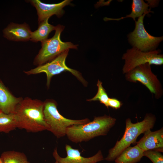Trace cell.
<instances>
[{
    "label": "cell",
    "mask_w": 163,
    "mask_h": 163,
    "mask_svg": "<svg viewBox=\"0 0 163 163\" xmlns=\"http://www.w3.org/2000/svg\"><path fill=\"white\" fill-rule=\"evenodd\" d=\"M156 120L155 116L151 113H147L143 120L135 123H132L130 118L127 119L124 135L120 140L117 142L114 146L109 150L104 159L108 161L114 160L125 149L136 141L140 134L152 129Z\"/></svg>",
    "instance_id": "cell-3"
},
{
    "label": "cell",
    "mask_w": 163,
    "mask_h": 163,
    "mask_svg": "<svg viewBox=\"0 0 163 163\" xmlns=\"http://www.w3.org/2000/svg\"><path fill=\"white\" fill-rule=\"evenodd\" d=\"M147 14L145 13L138 18L137 21L135 22L134 30L128 36V41L131 45L143 52L155 50L163 39L162 36L154 37L146 30L143 24V19Z\"/></svg>",
    "instance_id": "cell-9"
},
{
    "label": "cell",
    "mask_w": 163,
    "mask_h": 163,
    "mask_svg": "<svg viewBox=\"0 0 163 163\" xmlns=\"http://www.w3.org/2000/svg\"><path fill=\"white\" fill-rule=\"evenodd\" d=\"M116 121L115 118L109 115L96 117L88 123L69 126L66 129V136L73 143L87 142L95 137L106 135Z\"/></svg>",
    "instance_id": "cell-2"
},
{
    "label": "cell",
    "mask_w": 163,
    "mask_h": 163,
    "mask_svg": "<svg viewBox=\"0 0 163 163\" xmlns=\"http://www.w3.org/2000/svg\"><path fill=\"white\" fill-rule=\"evenodd\" d=\"M32 31L26 23L18 24L11 23L3 30V37L7 40L15 41L30 40Z\"/></svg>",
    "instance_id": "cell-13"
},
{
    "label": "cell",
    "mask_w": 163,
    "mask_h": 163,
    "mask_svg": "<svg viewBox=\"0 0 163 163\" xmlns=\"http://www.w3.org/2000/svg\"><path fill=\"white\" fill-rule=\"evenodd\" d=\"M0 163H3L0 157Z\"/></svg>",
    "instance_id": "cell-23"
},
{
    "label": "cell",
    "mask_w": 163,
    "mask_h": 163,
    "mask_svg": "<svg viewBox=\"0 0 163 163\" xmlns=\"http://www.w3.org/2000/svg\"><path fill=\"white\" fill-rule=\"evenodd\" d=\"M44 107V102L40 101L29 98L22 99L17 106L14 113L17 128L32 133L46 130Z\"/></svg>",
    "instance_id": "cell-1"
},
{
    "label": "cell",
    "mask_w": 163,
    "mask_h": 163,
    "mask_svg": "<svg viewBox=\"0 0 163 163\" xmlns=\"http://www.w3.org/2000/svg\"><path fill=\"white\" fill-rule=\"evenodd\" d=\"M159 50L143 52L133 47L127 50L123 55L124 60L123 73H125L140 65L149 63L150 65H161L163 64V55Z\"/></svg>",
    "instance_id": "cell-8"
},
{
    "label": "cell",
    "mask_w": 163,
    "mask_h": 163,
    "mask_svg": "<svg viewBox=\"0 0 163 163\" xmlns=\"http://www.w3.org/2000/svg\"><path fill=\"white\" fill-rule=\"evenodd\" d=\"M29 1L37 10L39 24L53 15L60 18L64 13L63 8L70 5L72 0H65L58 3L53 4L44 3L39 0Z\"/></svg>",
    "instance_id": "cell-11"
},
{
    "label": "cell",
    "mask_w": 163,
    "mask_h": 163,
    "mask_svg": "<svg viewBox=\"0 0 163 163\" xmlns=\"http://www.w3.org/2000/svg\"><path fill=\"white\" fill-rule=\"evenodd\" d=\"M47 18L40 24L37 29L32 32L30 40L34 42L40 41L41 43L47 39L50 33L55 30V26L49 23Z\"/></svg>",
    "instance_id": "cell-17"
},
{
    "label": "cell",
    "mask_w": 163,
    "mask_h": 163,
    "mask_svg": "<svg viewBox=\"0 0 163 163\" xmlns=\"http://www.w3.org/2000/svg\"><path fill=\"white\" fill-rule=\"evenodd\" d=\"M65 148L67 156L65 158L59 155L56 148L54 150L53 155L56 161L60 163H97L104 159L100 150L92 156L85 157L81 155L78 149H73L69 145L66 144Z\"/></svg>",
    "instance_id": "cell-10"
},
{
    "label": "cell",
    "mask_w": 163,
    "mask_h": 163,
    "mask_svg": "<svg viewBox=\"0 0 163 163\" xmlns=\"http://www.w3.org/2000/svg\"><path fill=\"white\" fill-rule=\"evenodd\" d=\"M17 128V119L14 113H0V132L9 133Z\"/></svg>",
    "instance_id": "cell-18"
},
{
    "label": "cell",
    "mask_w": 163,
    "mask_h": 163,
    "mask_svg": "<svg viewBox=\"0 0 163 163\" xmlns=\"http://www.w3.org/2000/svg\"><path fill=\"white\" fill-rule=\"evenodd\" d=\"M69 50H66L58 55L49 62L38 66L30 70L25 72L27 75L36 74L44 72L46 75L47 87L50 85L52 77L65 71H68L75 76L84 85L87 82L78 71L68 67L66 64V60Z\"/></svg>",
    "instance_id": "cell-7"
},
{
    "label": "cell",
    "mask_w": 163,
    "mask_h": 163,
    "mask_svg": "<svg viewBox=\"0 0 163 163\" xmlns=\"http://www.w3.org/2000/svg\"><path fill=\"white\" fill-rule=\"evenodd\" d=\"M97 85V91L93 98L87 100L89 101H99L100 102L104 105L107 108L108 107L107 104L109 98L108 94L104 88L103 86L102 82L98 80Z\"/></svg>",
    "instance_id": "cell-20"
},
{
    "label": "cell",
    "mask_w": 163,
    "mask_h": 163,
    "mask_svg": "<svg viewBox=\"0 0 163 163\" xmlns=\"http://www.w3.org/2000/svg\"><path fill=\"white\" fill-rule=\"evenodd\" d=\"M126 80L132 83H141L157 99L163 95L162 86L157 76L152 72L149 63L139 66L125 74Z\"/></svg>",
    "instance_id": "cell-6"
},
{
    "label": "cell",
    "mask_w": 163,
    "mask_h": 163,
    "mask_svg": "<svg viewBox=\"0 0 163 163\" xmlns=\"http://www.w3.org/2000/svg\"><path fill=\"white\" fill-rule=\"evenodd\" d=\"M22 99L12 94L0 80V109L6 114L14 113Z\"/></svg>",
    "instance_id": "cell-14"
},
{
    "label": "cell",
    "mask_w": 163,
    "mask_h": 163,
    "mask_svg": "<svg viewBox=\"0 0 163 163\" xmlns=\"http://www.w3.org/2000/svg\"><path fill=\"white\" fill-rule=\"evenodd\" d=\"M54 163H60L57 161H56Z\"/></svg>",
    "instance_id": "cell-24"
},
{
    "label": "cell",
    "mask_w": 163,
    "mask_h": 163,
    "mask_svg": "<svg viewBox=\"0 0 163 163\" xmlns=\"http://www.w3.org/2000/svg\"><path fill=\"white\" fill-rule=\"evenodd\" d=\"M64 27L63 25H58L53 36L41 43V48L34 60V65L39 66L43 64L66 50L77 49L78 45L74 44L71 42H63L61 40V34Z\"/></svg>",
    "instance_id": "cell-5"
},
{
    "label": "cell",
    "mask_w": 163,
    "mask_h": 163,
    "mask_svg": "<svg viewBox=\"0 0 163 163\" xmlns=\"http://www.w3.org/2000/svg\"><path fill=\"white\" fill-rule=\"evenodd\" d=\"M2 112V111L0 109V113Z\"/></svg>",
    "instance_id": "cell-25"
},
{
    "label": "cell",
    "mask_w": 163,
    "mask_h": 163,
    "mask_svg": "<svg viewBox=\"0 0 163 163\" xmlns=\"http://www.w3.org/2000/svg\"><path fill=\"white\" fill-rule=\"evenodd\" d=\"M144 156L149 158L153 163H163V156L158 151L150 150L144 151Z\"/></svg>",
    "instance_id": "cell-21"
},
{
    "label": "cell",
    "mask_w": 163,
    "mask_h": 163,
    "mask_svg": "<svg viewBox=\"0 0 163 163\" xmlns=\"http://www.w3.org/2000/svg\"><path fill=\"white\" fill-rule=\"evenodd\" d=\"M138 142L137 145L144 151L152 150L160 152L163 151V128L155 131L148 129Z\"/></svg>",
    "instance_id": "cell-12"
},
{
    "label": "cell",
    "mask_w": 163,
    "mask_h": 163,
    "mask_svg": "<svg viewBox=\"0 0 163 163\" xmlns=\"http://www.w3.org/2000/svg\"><path fill=\"white\" fill-rule=\"evenodd\" d=\"M144 151L137 145L125 149L114 160L115 163H136L144 156Z\"/></svg>",
    "instance_id": "cell-15"
},
{
    "label": "cell",
    "mask_w": 163,
    "mask_h": 163,
    "mask_svg": "<svg viewBox=\"0 0 163 163\" xmlns=\"http://www.w3.org/2000/svg\"><path fill=\"white\" fill-rule=\"evenodd\" d=\"M43 113L46 130L51 132L58 138L66 136V129L69 126L84 124L90 121L88 118L75 120L64 117L59 112L56 103L51 100L44 102Z\"/></svg>",
    "instance_id": "cell-4"
},
{
    "label": "cell",
    "mask_w": 163,
    "mask_h": 163,
    "mask_svg": "<svg viewBox=\"0 0 163 163\" xmlns=\"http://www.w3.org/2000/svg\"><path fill=\"white\" fill-rule=\"evenodd\" d=\"M107 104L108 107H110L113 109H118L120 108L122 103L121 101L116 98L109 97Z\"/></svg>",
    "instance_id": "cell-22"
},
{
    "label": "cell",
    "mask_w": 163,
    "mask_h": 163,
    "mask_svg": "<svg viewBox=\"0 0 163 163\" xmlns=\"http://www.w3.org/2000/svg\"><path fill=\"white\" fill-rule=\"evenodd\" d=\"M149 5L148 3H145L143 0H133L132 4V11L130 14L126 17L120 18H105V21L110 20L119 21L127 18H132L134 21H136V18L139 17L145 13H149L152 12L148 9Z\"/></svg>",
    "instance_id": "cell-16"
},
{
    "label": "cell",
    "mask_w": 163,
    "mask_h": 163,
    "mask_svg": "<svg viewBox=\"0 0 163 163\" xmlns=\"http://www.w3.org/2000/svg\"><path fill=\"white\" fill-rule=\"evenodd\" d=\"M0 157L3 163H30L24 154L14 151L4 152Z\"/></svg>",
    "instance_id": "cell-19"
}]
</instances>
